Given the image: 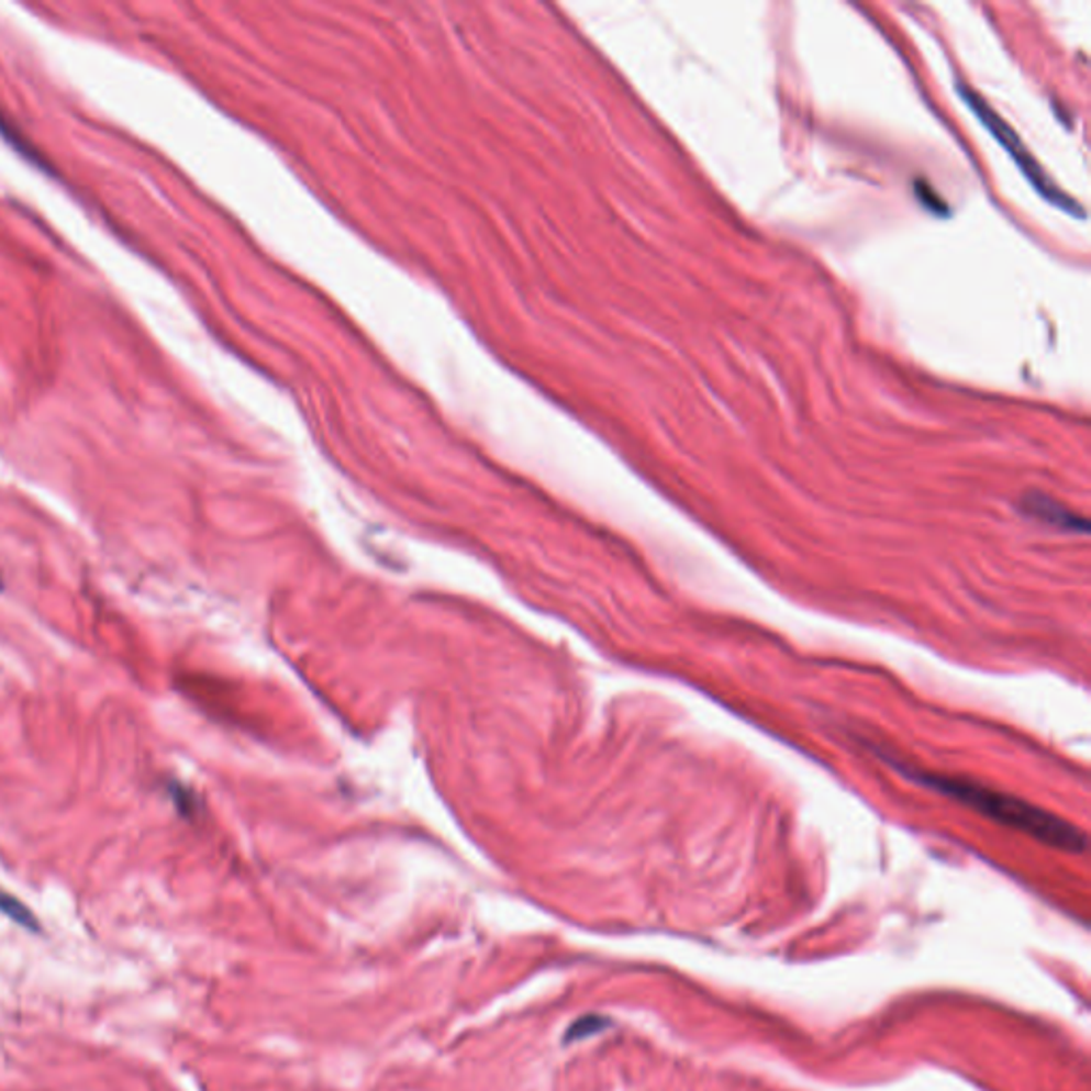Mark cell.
<instances>
[{
  "label": "cell",
  "mask_w": 1091,
  "mask_h": 1091,
  "mask_svg": "<svg viewBox=\"0 0 1091 1091\" xmlns=\"http://www.w3.org/2000/svg\"><path fill=\"white\" fill-rule=\"evenodd\" d=\"M900 772L906 778H913L919 784L938 791L940 795H947L950 800L983 814L1004 827L1017 830L1043 845L1054 846L1064 853H1083L1088 846L1086 834L1077 825L1068 823L1066 819L1057 816L1049 810L1034 806L1017 795L995 791L977 780L961 776L929 775L904 766H900Z\"/></svg>",
  "instance_id": "cell-1"
},
{
  "label": "cell",
  "mask_w": 1091,
  "mask_h": 1091,
  "mask_svg": "<svg viewBox=\"0 0 1091 1091\" xmlns=\"http://www.w3.org/2000/svg\"><path fill=\"white\" fill-rule=\"evenodd\" d=\"M959 94L966 101V105L970 107L977 113V118L983 122L987 131L995 137V142L1000 143L1011 154V158L1015 160V165L1023 171V176L1027 177V181L1036 188V192L1047 203L1056 205V208H1059L1061 212L1068 213V215L1086 218V210L1081 208V203L1075 201L1070 194H1066L1057 186L1056 181L1045 174V169L1036 163V158L1029 154V149L1021 143L1020 135L989 107V103H987L983 97H979L972 88H966L964 84H959Z\"/></svg>",
  "instance_id": "cell-2"
},
{
  "label": "cell",
  "mask_w": 1091,
  "mask_h": 1091,
  "mask_svg": "<svg viewBox=\"0 0 1091 1091\" xmlns=\"http://www.w3.org/2000/svg\"><path fill=\"white\" fill-rule=\"evenodd\" d=\"M1023 508L1029 516L1051 525V527L1066 528V531H1079V533H1088V521L1083 516H1079L1077 512H1072L1070 508H1066L1064 503H1059L1056 499L1047 497L1043 493H1032L1027 494L1023 499Z\"/></svg>",
  "instance_id": "cell-3"
},
{
  "label": "cell",
  "mask_w": 1091,
  "mask_h": 1091,
  "mask_svg": "<svg viewBox=\"0 0 1091 1091\" xmlns=\"http://www.w3.org/2000/svg\"><path fill=\"white\" fill-rule=\"evenodd\" d=\"M0 913L9 916L13 923L31 929V932L38 929V923H36V916L33 915V911L24 902H20L18 898H13L7 891H0Z\"/></svg>",
  "instance_id": "cell-4"
},
{
  "label": "cell",
  "mask_w": 1091,
  "mask_h": 1091,
  "mask_svg": "<svg viewBox=\"0 0 1091 1091\" xmlns=\"http://www.w3.org/2000/svg\"><path fill=\"white\" fill-rule=\"evenodd\" d=\"M0 591H2V576H0Z\"/></svg>",
  "instance_id": "cell-5"
}]
</instances>
